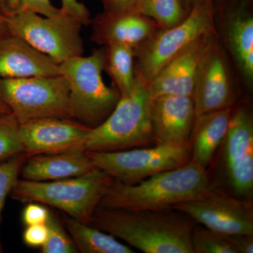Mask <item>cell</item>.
I'll list each match as a JSON object with an SVG mask.
<instances>
[{
	"instance_id": "cell-19",
	"label": "cell",
	"mask_w": 253,
	"mask_h": 253,
	"mask_svg": "<svg viewBox=\"0 0 253 253\" xmlns=\"http://www.w3.org/2000/svg\"><path fill=\"white\" fill-rule=\"evenodd\" d=\"M95 168L83 151L37 155L26 158L20 176L28 181L61 180L83 175Z\"/></svg>"
},
{
	"instance_id": "cell-23",
	"label": "cell",
	"mask_w": 253,
	"mask_h": 253,
	"mask_svg": "<svg viewBox=\"0 0 253 253\" xmlns=\"http://www.w3.org/2000/svg\"><path fill=\"white\" fill-rule=\"evenodd\" d=\"M128 11L151 18L163 29L179 24L189 14L180 0H137Z\"/></svg>"
},
{
	"instance_id": "cell-32",
	"label": "cell",
	"mask_w": 253,
	"mask_h": 253,
	"mask_svg": "<svg viewBox=\"0 0 253 253\" xmlns=\"http://www.w3.org/2000/svg\"><path fill=\"white\" fill-rule=\"evenodd\" d=\"M227 236L236 253H253V235L235 234Z\"/></svg>"
},
{
	"instance_id": "cell-2",
	"label": "cell",
	"mask_w": 253,
	"mask_h": 253,
	"mask_svg": "<svg viewBox=\"0 0 253 253\" xmlns=\"http://www.w3.org/2000/svg\"><path fill=\"white\" fill-rule=\"evenodd\" d=\"M210 187L206 169L190 161L134 184L113 179L98 206L127 211L173 208Z\"/></svg>"
},
{
	"instance_id": "cell-5",
	"label": "cell",
	"mask_w": 253,
	"mask_h": 253,
	"mask_svg": "<svg viewBox=\"0 0 253 253\" xmlns=\"http://www.w3.org/2000/svg\"><path fill=\"white\" fill-rule=\"evenodd\" d=\"M105 63L106 47L103 46L89 56H76L59 64L60 73L69 86L73 119L90 128L104 122L121 98L116 86L105 84Z\"/></svg>"
},
{
	"instance_id": "cell-33",
	"label": "cell",
	"mask_w": 253,
	"mask_h": 253,
	"mask_svg": "<svg viewBox=\"0 0 253 253\" xmlns=\"http://www.w3.org/2000/svg\"><path fill=\"white\" fill-rule=\"evenodd\" d=\"M137 0H101L104 11L108 12L128 11Z\"/></svg>"
},
{
	"instance_id": "cell-6",
	"label": "cell",
	"mask_w": 253,
	"mask_h": 253,
	"mask_svg": "<svg viewBox=\"0 0 253 253\" xmlns=\"http://www.w3.org/2000/svg\"><path fill=\"white\" fill-rule=\"evenodd\" d=\"M214 1L194 5L185 19L168 29L158 28L135 51V76L148 84L163 66L201 37L217 33Z\"/></svg>"
},
{
	"instance_id": "cell-4",
	"label": "cell",
	"mask_w": 253,
	"mask_h": 253,
	"mask_svg": "<svg viewBox=\"0 0 253 253\" xmlns=\"http://www.w3.org/2000/svg\"><path fill=\"white\" fill-rule=\"evenodd\" d=\"M113 180L107 173L95 168L83 175L61 180L18 179L10 195L21 202L39 203L57 208L69 217L89 224Z\"/></svg>"
},
{
	"instance_id": "cell-14",
	"label": "cell",
	"mask_w": 253,
	"mask_h": 253,
	"mask_svg": "<svg viewBox=\"0 0 253 253\" xmlns=\"http://www.w3.org/2000/svg\"><path fill=\"white\" fill-rule=\"evenodd\" d=\"M221 23L224 41L240 76L251 89L253 84V0H224Z\"/></svg>"
},
{
	"instance_id": "cell-21",
	"label": "cell",
	"mask_w": 253,
	"mask_h": 253,
	"mask_svg": "<svg viewBox=\"0 0 253 253\" xmlns=\"http://www.w3.org/2000/svg\"><path fill=\"white\" fill-rule=\"evenodd\" d=\"M62 221L66 231L82 253H133L130 246L119 242L111 234L84 224L64 214Z\"/></svg>"
},
{
	"instance_id": "cell-27",
	"label": "cell",
	"mask_w": 253,
	"mask_h": 253,
	"mask_svg": "<svg viewBox=\"0 0 253 253\" xmlns=\"http://www.w3.org/2000/svg\"><path fill=\"white\" fill-rule=\"evenodd\" d=\"M50 0H0V13L11 17L26 12H33L44 16H57L62 12Z\"/></svg>"
},
{
	"instance_id": "cell-1",
	"label": "cell",
	"mask_w": 253,
	"mask_h": 253,
	"mask_svg": "<svg viewBox=\"0 0 253 253\" xmlns=\"http://www.w3.org/2000/svg\"><path fill=\"white\" fill-rule=\"evenodd\" d=\"M89 225L126 241L145 253H193L196 222L174 209L127 211L98 206Z\"/></svg>"
},
{
	"instance_id": "cell-30",
	"label": "cell",
	"mask_w": 253,
	"mask_h": 253,
	"mask_svg": "<svg viewBox=\"0 0 253 253\" xmlns=\"http://www.w3.org/2000/svg\"><path fill=\"white\" fill-rule=\"evenodd\" d=\"M61 10L73 18H76L83 26H89L91 24L90 12L87 7L80 2L78 0H61Z\"/></svg>"
},
{
	"instance_id": "cell-15",
	"label": "cell",
	"mask_w": 253,
	"mask_h": 253,
	"mask_svg": "<svg viewBox=\"0 0 253 253\" xmlns=\"http://www.w3.org/2000/svg\"><path fill=\"white\" fill-rule=\"evenodd\" d=\"M195 119L194 101L190 96L165 95L153 98L151 122L154 144L189 146Z\"/></svg>"
},
{
	"instance_id": "cell-12",
	"label": "cell",
	"mask_w": 253,
	"mask_h": 253,
	"mask_svg": "<svg viewBox=\"0 0 253 253\" xmlns=\"http://www.w3.org/2000/svg\"><path fill=\"white\" fill-rule=\"evenodd\" d=\"M91 128L72 118H41L19 124V137L26 157L83 151Z\"/></svg>"
},
{
	"instance_id": "cell-26",
	"label": "cell",
	"mask_w": 253,
	"mask_h": 253,
	"mask_svg": "<svg viewBox=\"0 0 253 253\" xmlns=\"http://www.w3.org/2000/svg\"><path fill=\"white\" fill-rule=\"evenodd\" d=\"M46 224L48 236L46 242L42 246V253H79L73 239L63 229L62 224L54 212L50 211Z\"/></svg>"
},
{
	"instance_id": "cell-7",
	"label": "cell",
	"mask_w": 253,
	"mask_h": 253,
	"mask_svg": "<svg viewBox=\"0 0 253 253\" xmlns=\"http://www.w3.org/2000/svg\"><path fill=\"white\" fill-rule=\"evenodd\" d=\"M0 99L18 123L37 118H72L69 86L62 75L0 78Z\"/></svg>"
},
{
	"instance_id": "cell-31",
	"label": "cell",
	"mask_w": 253,
	"mask_h": 253,
	"mask_svg": "<svg viewBox=\"0 0 253 253\" xmlns=\"http://www.w3.org/2000/svg\"><path fill=\"white\" fill-rule=\"evenodd\" d=\"M48 236V228L46 224L26 226L23 231L24 244L30 247H42L46 242Z\"/></svg>"
},
{
	"instance_id": "cell-22",
	"label": "cell",
	"mask_w": 253,
	"mask_h": 253,
	"mask_svg": "<svg viewBox=\"0 0 253 253\" xmlns=\"http://www.w3.org/2000/svg\"><path fill=\"white\" fill-rule=\"evenodd\" d=\"M106 47L104 71L122 96L130 94L136 83L135 51L131 46L113 44Z\"/></svg>"
},
{
	"instance_id": "cell-35",
	"label": "cell",
	"mask_w": 253,
	"mask_h": 253,
	"mask_svg": "<svg viewBox=\"0 0 253 253\" xmlns=\"http://www.w3.org/2000/svg\"><path fill=\"white\" fill-rule=\"evenodd\" d=\"M9 34L6 24V16L0 13V36Z\"/></svg>"
},
{
	"instance_id": "cell-3",
	"label": "cell",
	"mask_w": 253,
	"mask_h": 253,
	"mask_svg": "<svg viewBox=\"0 0 253 253\" xmlns=\"http://www.w3.org/2000/svg\"><path fill=\"white\" fill-rule=\"evenodd\" d=\"M153 97L149 84L136 77L130 94L122 96L106 120L91 128L84 152H109L154 144L151 122Z\"/></svg>"
},
{
	"instance_id": "cell-20",
	"label": "cell",
	"mask_w": 253,
	"mask_h": 253,
	"mask_svg": "<svg viewBox=\"0 0 253 253\" xmlns=\"http://www.w3.org/2000/svg\"><path fill=\"white\" fill-rule=\"evenodd\" d=\"M231 114L230 107L196 118L190 139L191 161L207 169L216 151L225 140Z\"/></svg>"
},
{
	"instance_id": "cell-11",
	"label": "cell",
	"mask_w": 253,
	"mask_h": 253,
	"mask_svg": "<svg viewBox=\"0 0 253 253\" xmlns=\"http://www.w3.org/2000/svg\"><path fill=\"white\" fill-rule=\"evenodd\" d=\"M235 99L232 70L217 34L213 37L203 55L198 69L192 96L196 118L230 108Z\"/></svg>"
},
{
	"instance_id": "cell-25",
	"label": "cell",
	"mask_w": 253,
	"mask_h": 253,
	"mask_svg": "<svg viewBox=\"0 0 253 253\" xmlns=\"http://www.w3.org/2000/svg\"><path fill=\"white\" fill-rule=\"evenodd\" d=\"M18 131L19 123L13 113L0 115V163L24 154Z\"/></svg>"
},
{
	"instance_id": "cell-10",
	"label": "cell",
	"mask_w": 253,
	"mask_h": 253,
	"mask_svg": "<svg viewBox=\"0 0 253 253\" xmlns=\"http://www.w3.org/2000/svg\"><path fill=\"white\" fill-rule=\"evenodd\" d=\"M208 229L224 235H253V204L210 187L173 207Z\"/></svg>"
},
{
	"instance_id": "cell-18",
	"label": "cell",
	"mask_w": 253,
	"mask_h": 253,
	"mask_svg": "<svg viewBox=\"0 0 253 253\" xmlns=\"http://www.w3.org/2000/svg\"><path fill=\"white\" fill-rule=\"evenodd\" d=\"M61 75L59 65L14 35L0 36V78Z\"/></svg>"
},
{
	"instance_id": "cell-9",
	"label": "cell",
	"mask_w": 253,
	"mask_h": 253,
	"mask_svg": "<svg viewBox=\"0 0 253 253\" xmlns=\"http://www.w3.org/2000/svg\"><path fill=\"white\" fill-rule=\"evenodd\" d=\"M86 154L95 167L104 171L113 179L124 184H134L189 162L191 146L156 145L142 149Z\"/></svg>"
},
{
	"instance_id": "cell-16",
	"label": "cell",
	"mask_w": 253,
	"mask_h": 253,
	"mask_svg": "<svg viewBox=\"0 0 253 253\" xmlns=\"http://www.w3.org/2000/svg\"><path fill=\"white\" fill-rule=\"evenodd\" d=\"M217 34V32L201 37L163 66L149 83L152 97L176 95L192 98L200 62Z\"/></svg>"
},
{
	"instance_id": "cell-13",
	"label": "cell",
	"mask_w": 253,
	"mask_h": 253,
	"mask_svg": "<svg viewBox=\"0 0 253 253\" xmlns=\"http://www.w3.org/2000/svg\"><path fill=\"white\" fill-rule=\"evenodd\" d=\"M224 144L231 187L239 196L248 197L253 190V116L247 106L232 111Z\"/></svg>"
},
{
	"instance_id": "cell-17",
	"label": "cell",
	"mask_w": 253,
	"mask_h": 253,
	"mask_svg": "<svg viewBox=\"0 0 253 253\" xmlns=\"http://www.w3.org/2000/svg\"><path fill=\"white\" fill-rule=\"evenodd\" d=\"M91 41L99 45L123 44L136 49L160 28L154 20L131 12L104 11L91 19Z\"/></svg>"
},
{
	"instance_id": "cell-29",
	"label": "cell",
	"mask_w": 253,
	"mask_h": 253,
	"mask_svg": "<svg viewBox=\"0 0 253 253\" xmlns=\"http://www.w3.org/2000/svg\"><path fill=\"white\" fill-rule=\"evenodd\" d=\"M50 211L39 203H28L23 209L22 220L25 225L46 224L49 218Z\"/></svg>"
},
{
	"instance_id": "cell-34",
	"label": "cell",
	"mask_w": 253,
	"mask_h": 253,
	"mask_svg": "<svg viewBox=\"0 0 253 253\" xmlns=\"http://www.w3.org/2000/svg\"><path fill=\"white\" fill-rule=\"evenodd\" d=\"M180 1L184 9L189 12L190 10L194 5L199 3L206 2V1H214V0H180Z\"/></svg>"
},
{
	"instance_id": "cell-8",
	"label": "cell",
	"mask_w": 253,
	"mask_h": 253,
	"mask_svg": "<svg viewBox=\"0 0 253 253\" xmlns=\"http://www.w3.org/2000/svg\"><path fill=\"white\" fill-rule=\"evenodd\" d=\"M6 20L10 34L22 38L59 65L84 53L83 26L63 11L55 16L26 12Z\"/></svg>"
},
{
	"instance_id": "cell-24",
	"label": "cell",
	"mask_w": 253,
	"mask_h": 253,
	"mask_svg": "<svg viewBox=\"0 0 253 253\" xmlns=\"http://www.w3.org/2000/svg\"><path fill=\"white\" fill-rule=\"evenodd\" d=\"M193 253H236L227 235L195 225L191 234Z\"/></svg>"
},
{
	"instance_id": "cell-36",
	"label": "cell",
	"mask_w": 253,
	"mask_h": 253,
	"mask_svg": "<svg viewBox=\"0 0 253 253\" xmlns=\"http://www.w3.org/2000/svg\"><path fill=\"white\" fill-rule=\"evenodd\" d=\"M11 113V110L8 107L7 105L5 104L1 99H0V115L9 114Z\"/></svg>"
},
{
	"instance_id": "cell-28",
	"label": "cell",
	"mask_w": 253,
	"mask_h": 253,
	"mask_svg": "<svg viewBox=\"0 0 253 253\" xmlns=\"http://www.w3.org/2000/svg\"><path fill=\"white\" fill-rule=\"evenodd\" d=\"M26 158L25 154H21L0 163V225L6 197L17 182ZM2 250L0 237V253Z\"/></svg>"
}]
</instances>
